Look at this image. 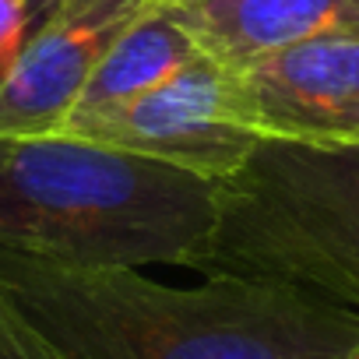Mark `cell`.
I'll use <instances>...</instances> for the list:
<instances>
[{"label":"cell","instance_id":"3957f363","mask_svg":"<svg viewBox=\"0 0 359 359\" xmlns=\"http://www.w3.org/2000/svg\"><path fill=\"white\" fill-rule=\"evenodd\" d=\"M198 271L285 282L355 306L359 148L257 141L219 180V219Z\"/></svg>","mask_w":359,"mask_h":359},{"label":"cell","instance_id":"ba28073f","mask_svg":"<svg viewBox=\"0 0 359 359\" xmlns=\"http://www.w3.org/2000/svg\"><path fill=\"white\" fill-rule=\"evenodd\" d=\"M201 57H205V50L184 29V22L155 0L106 50V57L99 60L95 74L88 78V85L71 113H92V109H106V106L137 99V95L165 85L169 78H176L180 71L191 67Z\"/></svg>","mask_w":359,"mask_h":359},{"label":"cell","instance_id":"7c38bea8","mask_svg":"<svg viewBox=\"0 0 359 359\" xmlns=\"http://www.w3.org/2000/svg\"><path fill=\"white\" fill-rule=\"evenodd\" d=\"M162 4H176V0H162Z\"/></svg>","mask_w":359,"mask_h":359},{"label":"cell","instance_id":"7a4b0ae2","mask_svg":"<svg viewBox=\"0 0 359 359\" xmlns=\"http://www.w3.org/2000/svg\"><path fill=\"white\" fill-rule=\"evenodd\" d=\"M219 184L64 134L0 137V250L81 268H198Z\"/></svg>","mask_w":359,"mask_h":359},{"label":"cell","instance_id":"277c9868","mask_svg":"<svg viewBox=\"0 0 359 359\" xmlns=\"http://www.w3.org/2000/svg\"><path fill=\"white\" fill-rule=\"evenodd\" d=\"M57 134L165 162L212 184L233 176L257 148V137L229 116V67L208 53L137 99L71 113Z\"/></svg>","mask_w":359,"mask_h":359},{"label":"cell","instance_id":"52a82bcc","mask_svg":"<svg viewBox=\"0 0 359 359\" xmlns=\"http://www.w3.org/2000/svg\"><path fill=\"white\" fill-rule=\"evenodd\" d=\"M165 8L226 67L306 39L359 36V0H176Z\"/></svg>","mask_w":359,"mask_h":359},{"label":"cell","instance_id":"5b68a950","mask_svg":"<svg viewBox=\"0 0 359 359\" xmlns=\"http://www.w3.org/2000/svg\"><path fill=\"white\" fill-rule=\"evenodd\" d=\"M229 116L257 141L359 148V36L306 39L229 67Z\"/></svg>","mask_w":359,"mask_h":359},{"label":"cell","instance_id":"9c48e42d","mask_svg":"<svg viewBox=\"0 0 359 359\" xmlns=\"http://www.w3.org/2000/svg\"><path fill=\"white\" fill-rule=\"evenodd\" d=\"M0 359H64L15 303L4 278H0Z\"/></svg>","mask_w":359,"mask_h":359},{"label":"cell","instance_id":"4fadbf2b","mask_svg":"<svg viewBox=\"0 0 359 359\" xmlns=\"http://www.w3.org/2000/svg\"><path fill=\"white\" fill-rule=\"evenodd\" d=\"M0 78H4V71H0Z\"/></svg>","mask_w":359,"mask_h":359},{"label":"cell","instance_id":"5bb4252c","mask_svg":"<svg viewBox=\"0 0 359 359\" xmlns=\"http://www.w3.org/2000/svg\"><path fill=\"white\" fill-rule=\"evenodd\" d=\"M355 310H359V303H355Z\"/></svg>","mask_w":359,"mask_h":359},{"label":"cell","instance_id":"8992f818","mask_svg":"<svg viewBox=\"0 0 359 359\" xmlns=\"http://www.w3.org/2000/svg\"><path fill=\"white\" fill-rule=\"evenodd\" d=\"M155 0H60L0 78V137L57 134L116 36Z\"/></svg>","mask_w":359,"mask_h":359},{"label":"cell","instance_id":"6da1fadb","mask_svg":"<svg viewBox=\"0 0 359 359\" xmlns=\"http://www.w3.org/2000/svg\"><path fill=\"white\" fill-rule=\"evenodd\" d=\"M0 278L64 359H345L359 310L243 275L176 289L137 268H81L0 250Z\"/></svg>","mask_w":359,"mask_h":359},{"label":"cell","instance_id":"8fae6325","mask_svg":"<svg viewBox=\"0 0 359 359\" xmlns=\"http://www.w3.org/2000/svg\"><path fill=\"white\" fill-rule=\"evenodd\" d=\"M345 359H359V348H355V352H352V355H345Z\"/></svg>","mask_w":359,"mask_h":359},{"label":"cell","instance_id":"30bf717a","mask_svg":"<svg viewBox=\"0 0 359 359\" xmlns=\"http://www.w3.org/2000/svg\"><path fill=\"white\" fill-rule=\"evenodd\" d=\"M60 0H0V71H8L29 36L50 18Z\"/></svg>","mask_w":359,"mask_h":359}]
</instances>
